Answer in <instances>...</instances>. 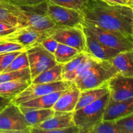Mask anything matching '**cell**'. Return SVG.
<instances>
[{
	"mask_svg": "<svg viewBox=\"0 0 133 133\" xmlns=\"http://www.w3.org/2000/svg\"><path fill=\"white\" fill-rule=\"evenodd\" d=\"M84 22L133 38L132 6L103 0H88L81 11Z\"/></svg>",
	"mask_w": 133,
	"mask_h": 133,
	"instance_id": "cell-1",
	"label": "cell"
},
{
	"mask_svg": "<svg viewBox=\"0 0 133 133\" xmlns=\"http://www.w3.org/2000/svg\"><path fill=\"white\" fill-rule=\"evenodd\" d=\"M1 3L17 19V26L31 27L41 32H48L56 26L47 14L48 1L31 5H18L0 0Z\"/></svg>",
	"mask_w": 133,
	"mask_h": 133,
	"instance_id": "cell-2",
	"label": "cell"
},
{
	"mask_svg": "<svg viewBox=\"0 0 133 133\" xmlns=\"http://www.w3.org/2000/svg\"><path fill=\"white\" fill-rule=\"evenodd\" d=\"M117 74L116 69L110 61L97 60L73 83L81 91L84 90L107 84L108 81Z\"/></svg>",
	"mask_w": 133,
	"mask_h": 133,
	"instance_id": "cell-3",
	"label": "cell"
},
{
	"mask_svg": "<svg viewBox=\"0 0 133 133\" xmlns=\"http://www.w3.org/2000/svg\"><path fill=\"white\" fill-rule=\"evenodd\" d=\"M109 98V92L97 101L73 112L74 124L79 127L80 133H90L92 129L103 120L104 110Z\"/></svg>",
	"mask_w": 133,
	"mask_h": 133,
	"instance_id": "cell-4",
	"label": "cell"
},
{
	"mask_svg": "<svg viewBox=\"0 0 133 133\" xmlns=\"http://www.w3.org/2000/svg\"><path fill=\"white\" fill-rule=\"evenodd\" d=\"M82 29L109 48L118 49L119 51H133V38L121 32L101 28L85 22L83 23Z\"/></svg>",
	"mask_w": 133,
	"mask_h": 133,
	"instance_id": "cell-5",
	"label": "cell"
},
{
	"mask_svg": "<svg viewBox=\"0 0 133 133\" xmlns=\"http://www.w3.org/2000/svg\"><path fill=\"white\" fill-rule=\"evenodd\" d=\"M31 129L19 105L12 101L0 111V132L31 133Z\"/></svg>",
	"mask_w": 133,
	"mask_h": 133,
	"instance_id": "cell-6",
	"label": "cell"
},
{
	"mask_svg": "<svg viewBox=\"0 0 133 133\" xmlns=\"http://www.w3.org/2000/svg\"><path fill=\"white\" fill-rule=\"evenodd\" d=\"M31 81L38 74L57 64L54 55L44 49L40 44L26 49Z\"/></svg>",
	"mask_w": 133,
	"mask_h": 133,
	"instance_id": "cell-7",
	"label": "cell"
},
{
	"mask_svg": "<svg viewBox=\"0 0 133 133\" xmlns=\"http://www.w3.org/2000/svg\"><path fill=\"white\" fill-rule=\"evenodd\" d=\"M47 36H51L58 43L72 47L79 52L86 51L85 35L81 28L56 25L47 32Z\"/></svg>",
	"mask_w": 133,
	"mask_h": 133,
	"instance_id": "cell-8",
	"label": "cell"
},
{
	"mask_svg": "<svg viewBox=\"0 0 133 133\" xmlns=\"http://www.w3.org/2000/svg\"><path fill=\"white\" fill-rule=\"evenodd\" d=\"M47 14L57 26L82 29L84 23L81 11L50 3L48 1Z\"/></svg>",
	"mask_w": 133,
	"mask_h": 133,
	"instance_id": "cell-9",
	"label": "cell"
},
{
	"mask_svg": "<svg viewBox=\"0 0 133 133\" xmlns=\"http://www.w3.org/2000/svg\"><path fill=\"white\" fill-rule=\"evenodd\" d=\"M72 82L65 80L58 81L56 82L48 83L32 84L31 83L19 94L16 96L12 99V102L16 105H19L21 103L36 97H40L52 92L64 90L68 88Z\"/></svg>",
	"mask_w": 133,
	"mask_h": 133,
	"instance_id": "cell-10",
	"label": "cell"
},
{
	"mask_svg": "<svg viewBox=\"0 0 133 133\" xmlns=\"http://www.w3.org/2000/svg\"><path fill=\"white\" fill-rule=\"evenodd\" d=\"M133 77L117 74L107 82L110 97L116 101H122L133 98Z\"/></svg>",
	"mask_w": 133,
	"mask_h": 133,
	"instance_id": "cell-11",
	"label": "cell"
},
{
	"mask_svg": "<svg viewBox=\"0 0 133 133\" xmlns=\"http://www.w3.org/2000/svg\"><path fill=\"white\" fill-rule=\"evenodd\" d=\"M47 36V32H41L31 27H21L1 39L19 43L25 47L26 49L36 44Z\"/></svg>",
	"mask_w": 133,
	"mask_h": 133,
	"instance_id": "cell-12",
	"label": "cell"
},
{
	"mask_svg": "<svg viewBox=\"0 0 133 133\" xmlns=\"http://www.w3.org/2000/svg\"><path fill=\"white\" fill-rule=\"evenodd\" d=\"M74 125L75 124L73 120V112H55V114L53 117L32 127L31 133H49L52 130Z\"/></svg>",
	"mask_w": 133,
	"mask_h": 133,
	"instance_id": "cell-13",
	"label": "cell"
},
{
	"mask_svg": "<svg viewBox=\"0 0 133 133\" xmlns=\"http://www.w3.org/2000/svg\"><path fill=\"white\" fill-rule=\"evenodd\" d=\"M81 90L76 84L71 83V84L63 91L52 109L55 112H74L77 104Z\"/></svg>",
	"mask_w": 133,
	"mask_h": 133,
	"instance_id": "cell-14",
	"label": "cell"
},
{
	"mask_svg": "<svg viewBox=\"0 0 133 133\" xmlns=\"http://www.w3.org/2000/svg\"><path fill=\"white\" fill-rule=\"evenodd\" d=\"M84 33L86 40L85 52L92 57L98 60L110 61L118 53L121 52L118 49L104 45L87 32H84Z\"/></svg>",
	"mask_w": 133,
	"mask_h": 133,
	"instance_id": "cell-15",
	"label": "cell"
},
{
	"mask_svg": "<svg viewBox=\"0 0 133 133\" xmlns=\"http://www.w3.org/2000/svg\"><path fill=\"white\" fill-rule=\"evenodd\" d=\"M133 113V98L116 101L109 98L104 110L103 120H115Z\"/></svg>",
	"mask_w": 133,
	"mask_h": 133,
	"instance_id": "cell-16",
	"label": "cell"
},
{
	"mask_svg": "<svg viewBox=\"0 0 133 133\" xmlns=\"http://www.w3.org/2000/svg\"><path fill=\"white\" fill-rule=\"evenodd\" d=\"M64 90L52 92V93L29 100L19 105V107L21 110L52 109L54 104L62 94Z\"/></svg>",
	"mask_w": 133,
	"mask_h": 133,
	"instance_id": "cell-17",
	"label": "cell"
},
{
	"mask_svg": "<svg viewBox=\"0 0 133 133\" xmlns=\"http://www.w3.org/2000/svg\"><path fill=\"white\" fill-rule=\"evenodd\" d=\"M110 61L118 74L133 77V51L119 52Z\"/></svg>",
	"mask_w": 133,
	"mask_h": 133,
	"instance_id": "cell-18",
	"label": "cell"
},
{
	"mask_svg": "<svg viewBox=\"0 0 133 133\" xmlns=\"http://www.w3.org/2000/svg\"><path fill=\"white\" fill-rule=\"evenodd\" d=\"M109 92L107 83L97 88H90L81 91L79 100L74 110L80 109L92 103Z\"/></svg>",
	"mask_w": 133,
	"mask_h": 133,
	"instance_id": "cell-19",
	"label": "cell"
},
{
	"mask_svg": "<svg viewBox=\"0 0 133 133\" xmlns=\"http://www.w3.org/2000/svg\"><path fill=\"white\" fill-rule=\"evenodd\" d=\"M31 83V81H15L0 83V96L14 99Z\"/></svg>",
	"mask_w": 133,
	"mask_h": 133,
	"instance_id": "cell-20",
	"label": "cell"
},
{
	"mask_svg": "<svg viewBox=\"0 0 133 133\" xmlns=\"http://www.w3.org/2000/svg\"><path fill=\"white\" fill-rule=\"evenodd\" d=\"M21 111L24 115L27 123L32 127L49 119L55 114V112L53 109L21 110Z\"/></svg>",
	"mask_w": 133,
	"mask_h": 133,
	"instance_id": "cell-21",
	"label": "cell"
},
{
	"mask_svg": "<svg viewBox=\"0 0 133 133\" xmlns=\"http://www.w3.org/2000/svg\"><path fill=\"white\" fill-rule=\"evenodd\" d=\"M62 64H57L55 66L49 68L35 77L32 81V84L48 83L63 80L62 77Z\"/></svg>",
	"mask_w": 133,
	"mask_h": 133,
	"instance_id": "cell-22",
	"label": "cell"
},
{
	"mask_svg": "<svg viewBox=\"0 0 133 133\" xmlns=\"http://www.w3.org/2000/svg\"><path fill=\"white\" fill-rule=\"evenodd\" d=\"M80 53L72 47L58 43L53 55L57 63L64 64L75 58Z\"/></svg>",
	"mask_w": 133,
	"mask_h": 133,
	"instance_id": "cell-23",
	"label": "cell"
},
{
	"mask_svg": "<svg viewBox=\"0 0 133 133\" xmlns=\"http://www.w3.org/2000/svg\"><path fill=\"white\" fill-rule=\"evenodd\" d=\"M15 81H31L29 68L17 71L0 73V83Z\"/></svg>",
	"mask_w": 133,
	"mask_h": 133,
	"instance_id": "cell-24",
	"label": "cell"
},
{
	"mask_svg": "<svg viewBox=\"0 0 133 133\" xmlns=\"http://www.w3.org/2000/svg\"><path fill=\"white\" fill-rule=\"evenodd\" d=\"M26 68H29V61L27 52L25 50L22 51L18 56H16L14 58V60L10 62V64L6 68L4 69L2 72L17 71V70H20Z\"/></svg>",
	"mask_w": 133,
	"mask_h": 133,
	"instance_id": "cell-25",
	"label": "cell"
},
{
	"mask_svg": "<svg viewBox=\"0 0 133 133\" xmlns=\"http://www.w3.org/2000/svg\"><path fill=\"white\" fill-rule=\"evenodd\" d=\"M90 133H123L114 120H102L95 126Z\"/></svg>",
	"mask_w": 133,
	"mask_h": 133,
	"instance_id": "cell-26",
	"label": "cell"
},
{
	"mask_svg": "<svg viewBox=\"0 0 133 133\" xmlns=\"http://www.w3.org/2000/svg\"><path fill=\"white\" fill-rule=\"evenodd\" d=\"M47 1L50 3L81 11L88 0H47Z\"/></svg>",
	"mask_w": 133,
	"mask_h": 133,
	"instance_id": "cell-27",
	"label": "cell"
},
{
	"mask_svg": "<svg viewBox=\"0 0 133 133\" xmlns=\"http://www.w3.org/2000/svg\"><path fill=\"white\" fill-rule=\"evenodd\" d=\"M114 121L123 133H133V113Z\"/></svg>",
	"mask_w": 133,
	"mask_h": 133,
	"instance_id": "cell-28",
	"label": "cell"
},
{
	"mask_svg": "<svg viewBox=\"0 0 133 133\" xmlns=\"http://www.w3.org/2000/svg\"><path fill=\"white\" fill-rule=\"evenodd\" d=\"M25 47L19 43L7 41L0 38V53L25 51Z\"/></svg>",
	"mask_w": 133,
	"mask_h": 133,
	"instance_id": "cell-29",
	"label": "cell"
},
{
	"mask_svg": "<svg viewBox=\"0 0 133 133\" xmlns=\"http://www.w3.org/2000/svg\"><path fill=\"white\" fill-rule=\"evenodd\" d=\"M87 55V53L86 52H81L77 57L73 58L72 60H71L69 62L62 64V74H65V73L69 72V71H71L75 70V68H77L79 66V65L81 63L82 61L85 58Z\"/></svg>",
	"mask_w": 133,
	"mask_h": 133,
	"instance_id": "cell-30",
	"label": "cell"
},
{
	"mask_svg": "<svg viewBox=\"0 0 133 133\" xmlns=\"http://www.w3.org/2000/svg\"><path fill=\"white\" fill-rule=\"evenodd\" d=\"M22 51H14L10 53H0V73L3 71Z\"/></svg>",
	"mask_w": 133,
	"mask_h": 133,
	"instance_id": "cell-31",
	"label": "cell"
},
{
	"mask_svg": "<svg viewBox=\"0 0 133 133\" xmlns=\"http://www.w3.org/2000/svg\"><path fill=\"white\" fill-rule=\"evenodd\" d=\"M0 22L17 26V19L0 2ZM18 27V26H17Z\"/></svg>",
	"mask_w": 133,
	"mask_h": 133,
	"instance_id": "cell-32",
	"label": "cell"
},
{
	"mask_svg": "<svg viewBox=\"0 0 133 133\" xmlns=\"http://www.w3.org/2000/svg\"><path fill=\"white\" fill-rule=\"evenodd\" d=\"M58 44V43L55 39H53L51 36H46L44 39H42L40 42V45L44 49H45L52 54H54Z\"/></svg>",
	"mask_w": 133,
	"mask_h": 133,
	"instance_id": "cell-33",
	"label": "cell"
},
{
	"mask_svg": "<svg viewBox=\"0 0 133 133\" xmlns=\"http://www.w3.org/2000/svg\"><path fill=\"white\" fill-rule=\"evenodd\" d=\"M18 29V27L16 25L0 22V38L10 35V33L14 32Z\"/></svg>",
	"mask_w": 133,
	"mask_h": 133,
	"instance_id": "cell-34",
	"label": "cell"
},
{
	"mask_svg": "<svg viewBox=\"0 0 133 133\" xmlns=\"http://www.w3.org/2000/svg\"><path fill=\"white\" fill-rule=\"evenodd\" d=\"M10 3L14 5H31L40 3L45 0H3Z\"/></svg>",
	"mask_w": 133,
	"mask_h": 133,
	"instance_id": "cell-35",
	"label": "cell"
},
{
	"mask_svg": "<svg viewBox=\"0 0 133 133\" xmlns=\"http://www.w3.org/2000/svg\"><path fill=\"white\" fill-rule=\"evenodd\" d=\"M12 101V99L7 98V97H3L0 96V111L2 110L3 108H5V106L10 103Z\"/></svg>",
	"mask_w": 133,
	"mask_h": 133,
	"instance_id": "cell-36",
	"label": "cell"
},
{
	"mask_svg": "<svg viewBox=\"0 0 133 133\" xmlns=\"http://www.w3.org/2000/svg\"><path fill=\"white\" fill-rule=\"evenodd\" d=\"M106 2L110 3L112 4H120V5H127L123 0H103Z\"/></svg>",
	"mask_w": 133,
	"mask_h": 133,
	"instance_id": "cell-37",
	"label": "cell"
},
{
	"mask_svg": "<svg viewBox=\"0 0 133 133\" xmlns=\"http://www.w3.org/2000/svg\"><path fill=\"white\" fill-rule=\"evenodd\" d=\"M125 3L127 5H129V6H132V3H133V1L132 0H123Z\"/></svg>",
	"mask_w": 133,
	"mask_h": 133,
	"instance_id": "cell-38",
	"label": "cell"
},
{
	"mask_svg": "<svg viewBox=\"0 0 133 133\" xmlns=\"http://www.w3.org/2000/svg\"><path fill=\"white\" fill-rule=\"evenodd\" d=\"M132 1H133V0H132Z\"/></svg>",
	"mask_w": 133,
	"mask_h": 133,
	"instance_id": "cell-39",
	"label": "cell"
}]
</instances>
